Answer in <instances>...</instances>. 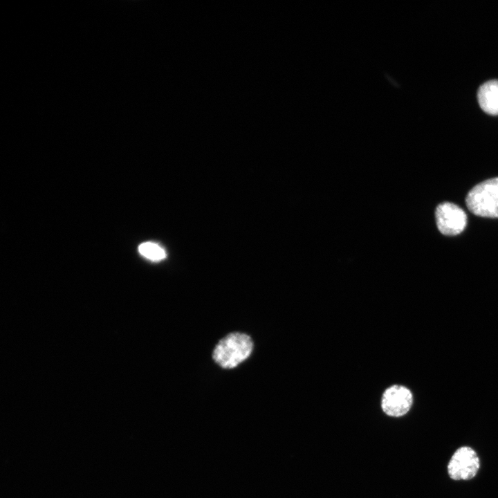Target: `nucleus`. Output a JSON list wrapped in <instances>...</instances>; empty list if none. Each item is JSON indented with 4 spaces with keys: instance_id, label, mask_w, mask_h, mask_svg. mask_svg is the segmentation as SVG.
I'll use <instances>...</instances> for the list:
<instances>
[{
    "instance_id": "obj_1",
    "label": "nucleus",
    "mask_w": 498,
    "mask_h": 498,
    "mask_svg": "<svg viewBox=\"0 0 498 498\" xmlns=\"http://www.w3.org/2000/svg\"><path fill=\"white\" fill-rule=\"evenodd\" d=\"M253 349V342L247 334L231 333L216 345L212 358L223 369H232L246 360Z\"/></svg>"
},
{
    "instance_id": "obj_2",
    "label": "nucleus",
    "mask_w": 498,
    "mask_h": 498,
    "mask_svg": "<svg viewBox=\"0 0 498 498\" xmlns=\"http://www.w3.org/2000/svg\"><path fill=\"white\" fill-rule=\"evenodd\" d=\"M465 203L468 209L477 216L498 218V177L473 187L466 196Z\"/></svg>"
},
{
    "instance_id": "obj_3",
    "label": "nucleus",
    "mask_w": 498,
    "mask_h": 498,
    "mask_svg": "<svg viewBox=\"0 0 498 498\" xmlns=\"http://www.w3.org/2000/svg\"><path fill=\"white\" fill-rule=\"evenodd\" d=\"M480 459L471 447L458 448L451 456L447 466L448 476L454 481H469L480 469Z\"/></svg>"
},
{
    "instance_id": "obj_4",
    "label": "nucleus",
    "mask_w": 498,
    "mask_h": 498,
    "mask_svg": "<svg viewBox=\"0 0 498 498\" xmlns=\"http://www.w3.org/2000/svg\"><path fill=\"white\" fill-rule=\"evenodd\" d=\"M435 217L439 230L447 236L460 234L467 224V216L464 210L450 202H443L436 207Z\"/></svg>"
},
{
    "instance_id": "obj_5",
    "label": "nucleus",
    "mask_w": 498,
    "mask_h": 498,
    "mask_svg": "<svg viewBox=\"0 0 498 498\" xmlns=\"http://www.w3.org/2000/svg\"><path fill=\"white\" fill-rule=\"evenodd\" d=\"M413 396L410 390L401 385H395L388 387L383 393L381 407L389 416L400 417L411 409Z\"/></svg>"
},
{
    "instance_id": "obj_6",
    "label": "nucleus",
    "mask_w": 498,
    "mask_h": 498,
    "mask_svg": "<svg viewBox=\"0 0 498 498\" xmlns=\"http://www.w3.org/2000/svg\"><path fill=\"white\" fill-rule=\"evenodd\" d=\"M481 108L490 115H498V80L483 84L477 92Z\"/></svg>"
},
{
    "instance_id": "obj_7",
    "label": "nucleus",
    "mask_w": 498,
    "mask_h": 498,
    "mask_svg": "<svg viewBox=\"0 0 498 498\" xmlns=\"http://www.w3.org/2000/svg\"><path fill=\"white\" fill-rule=\"evenodd\" d=\"M139 252L145 257L154 261H160L166 257L165 250L154 242H145L138 246Z\"/></svg>"
}]
</instances>
